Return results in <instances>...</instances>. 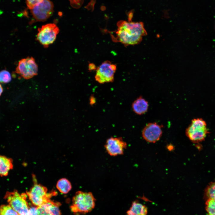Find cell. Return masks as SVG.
Masks as SVG:
<instances>
[{
	"mask_svg": "<svg viewBox=\"0 0 215 215\" xmlns=\"http://www.w3.org/2000/svg\"><path fill=\"white\" fill-rule=\"evenodd\" d=\"M0 215H19L9 205H2L0 206Z\"/></svg>",
	"mask_w": 215,
	"mask_h": 215,
	"instance_id": "ac0fdd59",
	"label": "cell"
},
{
	"mask_svg": "<svg viewBox=\"0 0 215 215\" xmlns=\"http://www.w3.org/2000/svg\"><path fill=\"white\" fill-rule=\"evenodd\" d=\"M27 215H39L38 207L31 206L29 207Z\"/></svg>",
	"mask_w": 215,
	"mask_h": 215,
	"instance_id": "7402d4cb",
	"label": "cell"
},
{
	"mask_svg": "<svg viewBox=\"0 0 215 215\" xmlns=\"http://www.w3.org/2000/svg\"><path fill=\"white\" fill-rule=\"evenodd\" d=\"M19 215H27L26 214H20Z\"/></svg>",
	"mask_w": 215,
	"mask_h": 215,
	"instance_id": "484cf974",
	"label": "cell"
},
{
	"mask_svg": "<svg viewBox=\"0 0 215 215\" xmlns=\"http://www.w3.org/2000/svg\"><path fill=\"white\" fill-rule=\"evenodd\" d=\"M208 132L206 122L200 118L193 119L185 131L186 136L191 141L195 143L204 140Z\"/></svg>",
	"mask_w": 215,
	"mask_h": 215,
	"instance_id": "277c9868",
	"label": "cell"
},
{
	"mask_svg": "<svg viewBox=\"0 0 215 215\" xmlns=\"http://www.w3.org/2000/svg\"><path fill=\"white\" fill-rule=\"evenodd\" d=\"M53 5L50 0H43L30 9L33 19L36 22L46 21L52 14Z\"/></svg>",
	"mask_w": 215,
	"mask_h": 215,
	"instance_id": "9c48e42d",
	"label": "cell"
},
{
	"mask_svg": "<svg viewBox=\"0 0 215 215\" xmlns=\"http://www.w3.org/2000/svg\"><path fill=\"white\" fill-rule=\"evenodd\" d=\"M117 29L110 33L111 38L114 42H119L125 46L134 45L139 43L147 32L144 24L141 22H134L120 20L117 24Z\"/></svg>",
	"mask_w": 215,
	"mask_h": 215,
	"instance_id": "6da1fadb",
	"label": "cell"
},
{
	"mask_svg": "<svg viewBox=\"0 0 215 215\" xmlns=\"http://www.w3.org/2000/svg\"><path fill=\"white\" fill-rule=\"evenodd\" d=\"M3 88L1 86V85L0 84V96L3 92Z\"/></svg>",
	"mask_w": 215,
	"mask_h": 215,
	"instance_id": "d4e9b609",
	"label": "cell"
},
{
	"mask_svg": "<svg viewBox=\"0 0 215 215\" xmlns=\"http://www.w3.org/2000/svg\"><path fill=\"white\" fill-rule=\"evenodd\" d=\"M148 102L142 96L137 98L133 103L132 109L136 114L141 115L147 112L148 108Z\"/></svg>",
	"mask_w": 215,
	"mask_h": 215,
	"instance_id": "4fadbf2b",
	"label": "cell"
},
{
	"mask_svg": "<svg viewBox=\"0 0 215 215\" xmlns=\"http://www.w3.org/2000/svg\"><path fill=\"white\" fill-rule=\"evenodd\" d=\"M59 31V28L54 23L43 25L38 29L36 40L44 48H47L55 41Z\"/></svg>",
	"mask_w": 215,
	"mask_h": 215,
	"instance_id": "8992f818",
	"label": "cell"
},
{
	"mask_svg": "<svg viewBox=\"0 0 215 215\" xmlns=\"http://www.w3.org/2000/svg\"><path fill=\"white\" fill-rule=\"evenodd\" d=\"M27 196L26 194H20L17 191L14 190L7 192L4 198L19 214L27 215L29 207L26 200Z\"/></svg>",
	"mask_w": 215,
	"mask_h": 215,
	"instance_id": "5b68a950",
	"label": "cell"
},
{
	"mask_svg": "<svg viewBox=\"0 0 215 215\" xmlns=\"http://www.w3.org/2000/svg\"><path fill=\"white\" fill-rule=\"evenodd\" d=\"M205 205L208 215H215V199L211 198L207 199Z\"/></svg>",
	"mask_w": 215,
	"mask_h": 215,
	"instance_id": "e0dca14e",
	"label": "cell"
},
{
	"mask_svg": "<svg viewBox=\"0 0 215 215\" xmlns=\"http://www.w3.org/2000/svg\"><path fill=\"white\" fill-rule=\"evenodd\" d=\"M13 168L12 159L4 156L0 155V176H7L10 171Z\"/></svg>",
	"mask_w": 215,
	"mask_h": 215,
	"instance_id": "5bb4252c",
	"label": "cell"
},
{
	"mask_svg": "<svg viewBox=\"0 0 215 215\" xmlns=\"http://www.w3.org/2000/svg\"><path fill=\"white\" fill-rule=\"evenodd\" d=\"M95 202L96 199L91 192L79 191L73 198L70 208L74 213L86 214L94 208Z\"/></svg>",
	"mask_w": 215,
	"mask_h": 215,
	"instance_id": "7a4b0ae2",
	"label": "cell"
},
{
	"mask_svg": "<svg viewBox=\"0 0 215 215\" xmlns=\"http://www.w3.org/2000/svg\"><path fill=\"white\" fill-rule=\"evenodd\" d=\"M33 177L34 185L26 194L32 203L38 207L50 200V198L57 194L55 191L47 192V189L45 187L38 184L35 178Z\"/></svg>",
	"mask_w": 215,
	"mask_h": 215,
	"instance_id": "3957f363",
	"label": "cell"
},
{
	"mask_svg": "<svg viewBox=\"0 0 215 215\" xmlns=\"http://www.w3.org/2000/svg\"><path fill=\"white\" fill-rule=\"evenodd\" d=\"M90 103L91 105H93L95 102V99L93 96H91L90 99Z\"/></svg>",
	"mask_w": 215,
	"mask_h": 215,
	"instance_id": "cb8c5ba5",
	"label": "cell"
},
{
	"mask_svg": "<svg viewBox=\"0 0 215 215\" xmlns=\"http://www.w3.org/2000/svg\"><path fill=\"white\" fill-rule=\"evenodd\" d=\"M56 187L61 193L66 194L71 190L72 185L70 182L67 179L63 178L58 181Z\"/></svg>",
	"mask_w": 215,
	"mask_h": 215,
	"instance_id": "2e32d148",
	"label": "cell"
},
{
	"mask_svg": "<svg viewBox=\"0 0 215 215\" xmlns=\"http://www.w3.org/2000/svg\"><path fill=\"white\" fill-rule=\"evenodd\" d=\"M61 203L51 200L38 207L39 215H61Z\"/></svg>",
	"mask_w": 215,
	"mask_h": 215,
	"instance_id": "7c38bea8",
	"label": "cell"
},
{
	"mask_svg": "<svg viewBox=\"0 0 215 215\" xmlns=\"http://www.w3.org/2000/svg\"><path fill=\"white\" fill-rule=\"evenodd\" d=\"M116 69V65L110 61L107 60L103 62L96 69L95 77L96 80L100 84L112 82Z\"/></svg>",
	"mask_w": 215,
	"mask_h": 215,
	"instance_id": "ba28073f",
	"label": "cell"
},
{
	"mask_svg": "<svg viewBox=\"0 0 215 215\" xmlns=\"http://www.w3.org/2000/svg\"><path fill=\"white\" fill-rule=\"evenodd\" d=\"M43 0H26V4L30 9H32L35 6L41 3Z\"/></svg>",
	"mask_w": 215,
	"mask_h": 215,
	"instance_id": "44dd1931",
	"label": "cell"
},
{
	"mask_svg": "<svg viewBox=\"0 0 215 215\" xmlns=\"http://www.w3.org/2000/svg\"><path fill=\"white\" fill-rule=\"evenodd\" d=\"M205 194L207 199L211 198L215 199V182L208 185L205 189Z\"/></svg>",
	"mask_w": 215,
	"mask_h": 215,
	"instance_id": "d6986e66",
	"label": "cell"
},
{
	"mask_svg": "<svg viewBox=\"0 0 215 215\" xmlns=\"http://www.w3.org/2000/svg\"><path fill=\"white\" fill-rule=\"evenodd\" d=\"M38 69V66L34 58L28 57L19 62L16 72L24 79H27L36 75Z\"/></svg>",
	"mask_w": 215,
	"mask_h": 215,
	"instance_id": "52a82bcc",
	"label": "cell"
},
{
	"mask_svg": "<svg viewBox=\"0 0 215 215\" xmlns=\"http://www.w3.org/2000/svg\"><path fill=\"white\" fill-rule=\"evenodd\" d=\"M11 80V77L9 72L6 70L0 71V82L7 83L10 82Z\"/></svg>",
	"mask_w": 215,
	"mask_h": 215,
	"instance_id": "ffe728a7",
	"label": "cell"
},
{
	"mask_svg": "<svg viewBox=\"0 0 215 215\" xmlns=\"http://www.w3.org/2000/svg\"><path fill=\"white\" fill-rule=\"evenodd\" d=\"M96 69L95 65L93 63H90L89 65V70H95Z\"/></svg>",
	"mask_w": 215,
	"mask_h": 215,
	"instance_id": "603a6c76",
	"label": "cell"
},
{
	"mask_svg": "<svg viewBox=\"0 0 215 215\" xmlns=\"http://www.w3.org/2000/svg\"><path fill=\"white\" fill-rule=\"evenodd\" d=\"M162 133L161 126L156 122L149 123L144 127L142 136L146 141L154 143L158 141Z\"/></svg>",
	"mask_w": 215,
	"mask_h": 215,
	"instance_id": "8fae6325",
	"label": "cell"
},
{
	"mask_svg": "<svg viewBox=\"0 0 215 215\" xmlns=\"http://www.w3.org/2000/svg\"><path fill=\"white\" fill-rule=\"evenodd\" d=\"M104 146L110 155L115 156L123 154L127 144L121 137H111L107 139Z\"/></svg>",
	"mask_w": 215,
	"mask_h": 215,
	"instance_id": "30bf717a",
	"label": "cell"
},
{
	"mask_svg": "<svg viewBox=\"0 0 215 215\" xmlns=\"http://www.w3.org/2000/svg\"><path fill=\"white\" fill-rule=\"evenodd\" d=\"M147 207L137 201H133L129 209L127 212V215H147Z\"/></svg>",
	"mask_w": 215,
	"mask_h": 215,
	"instance_id": "9a60e30c",
	"label": "cell"
}]
</instances>
